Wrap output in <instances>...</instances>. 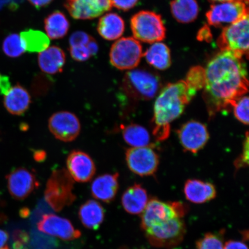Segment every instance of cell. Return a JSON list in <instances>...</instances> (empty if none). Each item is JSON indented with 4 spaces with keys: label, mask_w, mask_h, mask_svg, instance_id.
Returning <instances> with one entry per match:
<instances>
[{
    "label": "cell",
    "mask_w": 249,
    "mask_h": 249,
    "mask_svg": "<svg viewBox=\"0 0 249 249\" xmlns=\"http://www.w3.org/2000/svg\"><path fill=\"white\" fill-rule=\"evenodd\" d=\"M50 131L55 138L64 142H71L79 135L81 124L79 118L71 112L58 111L49 118Z\"/></svg>",
    "instance_id": "obj_14"
},
{
    "label": "cell",
    "mask_w": 249,
    "mask_h": 249,
    "mask_svg": "<svg viewBox=\"0 0 249 249\" xmlns=\"http://www.w3.org/2000/svg\"><path fill=\"white\" fill-rule=\"evenodd\" d=\"M68 172L78 182H88L96 173L94 161L89 154L80 150H74L68 155L67 160Z\"/></svg>",
    "instance_id": "obj_17"
},
{
    "label": "cell",
    "mask_w": 249,
    "mask_h": 249,
    "mask_svg": "<svg viewBox=\"0 0 249 249\" xmlns=\"http://www.w3.org/2000/svg\"><path fill=\"white\" fill-rule=\"evenodd\" d=\"M6 179L9 194L17 200H23L38 188L39 183L33 171L24 167L12 170Z\"/></svg>",
    "instance_id": "obj_12"
},
{
    "label": "cell",
    "mask_w": 249,
    "mask_h": 249,
    "mask_svg": "<svg viewBox=\"0 0 249 249\" xmlns=\"http://www.w3.org/2000/svg\"><path fill=\"white\" fill-rule=\"evenodd\" d=\"M25 51L30 53H40L48 48L50 39L46 34L41 31L27 30L20 33Z\"/></svg>",
    "instance_id": "obj_29"
},
{
    "label": "cell",
    "mask_w": 249,
    "mask_h": 249,
    "mask_svg": "<svg viewBox=\"0 0 249 249\" xmlns=\"http://www.w3.org/2000/svg\"><path fill=\"white\" fill-rule=\"evenodd\" d=\"M124 142L135 147H145L150 142V135L145 127L138 124H130L121 126Z\"/></svg>",
    "instance_id": "obj_28"
},
{
    "label": "cell",
    "mask_w": 249,
    "mask_h": 249,
    "mask_svg": "<svg viewBox=\"0 0 249 249\" xmlns=\"http://www.w3.org/2000/svg\"><path fill=\"white\" fill-rule=\"evenodd\" d=\"M205 68L196 66L191 68L187 74L185 82L186 85L196 92L204 88L205 85Z\"/></svg>",
    "instance_id": "obj_32"
},
{
    "label": "cell",
    "mask_w": 249,
    "mask_h": 249,
    "mask_svg": "<svg viewBox=\"0 0 249 249\" xmlns=\"http://www.w3.org/2000/svg\"><path fill=\"white\" fill-rule=\"evenodd\" d=\"M171 11L178 22L189 23L197 18L199 7L196 0H173Z\"/></svg>",
    "instance_id": "obj_26"
},
{
    "label": "cell",
    "mask_w": 249,
    "mask_h": 249,
    "mask_svg": "<svg viewBox=\"0 0 249 249\" xmlns=\"http://www.w3.org/2000/svg\"><path fill=\"white\" fill-rule=\"evenodd\" d=\"M186 225L182 218L174 217L145 230L147 240L152 247L171 249L180 245L184 239Z\"/></svg>",
    "instance_id": "obj_5"
},
{
    "label": "cell",
    "mask_w": 249,
    "mask_h": 249,
    "mask_svg": "<svg viewBox=\"0 0 249 249\" xmlns=\"http://www.w3.org/2000/svg\"><path fill=\"white\" fill-rule=\"evenodd\" d=\"M30 4L37 8L46 7L51 4L53 0H28Z\"/></svg>",
    "instance_id": "obj_41"
},
{
    "label": "cell",
    "mask_w": 249,
    "mask_h": 249,
    "mask_svg": "<svg viewBox=\"0 0 249 249\" xmlns=\"http://www.w3.org/2000/svg\"><path fill=\"white\" fill-rule=\"evenodd\" d=\"M134 38L148 43L163 40L166 29L160 15L150 11H141L134 15L130 20Z\"/></svg>",
    "instance_id": "obj_6"
},
{
    "label": "cell",
    "mask_w": 249,
    "mask_h": 249,
    "mask_svg": "<svg viewBox=\"0 0 249 249\" xmlns=\"http://www.w3.org/2000/svg\"><path fill=\"white\" fill-rule=\"evenodd\" d=\"M0 249H10L8 248V247H3Z\"/></svg>",
    "instance_id": "obj_47"
},
{
    "label": "cell",
    "mask_w": 249,
    "mask_h": 249,
    "mask_svg": "<svg viewBox=\"0 0 249 249\" xmlns=\"http://www.w3.org/2000/svg\"><path fill=\"white\" fill-rule=\"evenodd\" d=\"M149 201L147 191L140 184H135L124 192L121 202L126 213L132 214H142Z\"/></svg>",
    "instance_id": "obj_21"
},
{
    "label": "cell",
    "mask_w": 249,
    "mask_h": 249,
    "mask_svg": "<svg viewBox=\"0 0 249 249\" xmlns=\"http://www.w3.org/2000/svg\"><path fill=\"white\" fill-rule=\"evenodd\" d=\"M88 47L92 56L97 54L99 51V47L97 42H96L94 39L92 38L88 43Z\"/></svg>",
    "instance_id": "obj_42"
},
{
    "label": "cell",
    "mask_w": 249,
    "mask_h": 249,
    "mask_svg": "<svg viewBox=\"0 0 249 249\" xmlns=\"http://www.w3.org/2000/svg\"><path fill=\"white\" fill-rule=\"evenodd\" d=\"M78 215L86 229L97 230L105 220V210L98 201L89 200L81 205Z\"/></svg>",
    "instance_id": "obj_22"
},
{
    "label": "cell",
    "mask_w": 249,
    "mask_h": 249,
    "mask_svg": "<svg viewBox=\"0 0 249 249\" xmlns=\"http://www.w3.org/2000/svg\"><path fill=\"white\" fill-rule=\"evenodd\" d=\"M2 50L6 55L11 58L20 57L26 52L20 36L17 34H11L6 37L2 43Z\"/></svg>",
    "instance_id": "obj_30"
},
{
    "label": "cell",
    "mask_w": 249,
    "mask_h": 249,
    "mask_svg": "<svg viewBox=\"0 0 249 249\" xmlns=\"http://www.w3.org/2000/svg\"><path fill=\"white\" fill-rule=\"evenodd\" d=\"M229 51H221L208 62L205 71L203 99L210 118L229 110L248 92L247 65Z\"/></svg>",
    "instance_id": "obj_1"
},
{
    "label": "cell",
    "mask_w": 249,
    "mask_h": 249,
    "mask_svg": "<svg viewBox=\"0 0 249 249\" xmlns=\"http://www.w3.org/2000/svg\"><path fill=\"white\" fill-rule=\"evenodd\" d=\"M126 161L129 169L141 177L154 175L160 164V157L152 145L127 149Z\"/></svg>",
    "instance_id": "obj_10"
},
{
    "label": "cell",
    "mask_w": 249,
    "mask_h": 249,
    "mask_svg": "<svg viewBox=\"0 0 249 249\" xmlns=\"http://www.w3.org/2000/svg\"><path fill=\"white\" fill-rule=\"evenodd\" d=\"M143 56L142 46L131 37L118 39L111 46L110 63L120 70H132L138 66Z\"/></svg>",
    "instance_id": "obj_9"
},
{
    "label": "cell",
    "mask_w": 249,
    "mask_h": 249,
    "mask_svg": "<svg viewBox=\"0 0 249 249\" xmlns=\"http://www.w3.org/2000/svg\"><path fill=\"white\" fill-rule=\"evenodd\" d=\"M180 144L185 151L197 153L206 145L210 134L204 124L198 121H188L177 132Z\"/></svg>",
    "instance_id": "obj_15"
},
{
    "label": "cell",
    "mask_w": 249,
    "mask_h": 249,
    "mask_svg": "<svg viewBox=\"0 0 249 249\" xmlns=\"http://www.w3.org/2000/svg\"><path fill=\"white\" fill-rule=\"evenodd\" d=\"M188 207L180 202H165L151 198L142 213L141 227L143 231L174 217L182 218Z\"/></svg>",
    "instance_id": "obj_8"
},
{
    "label": "cell",
    "mask_w": 249,
    "mask_h": 249,
    "mask_svg": "<svg viewBox=\"0 0 249 249\" xmlns=\"http://www.w3.org/2000/svg\"><path fill=\"white\" fill-rule=\"evenodd\" d=\"M139 0H111L112 6L123 11H128L136 5Z\"/></svg>",
    "instance_id": "obj_38"
},
{
    "label": "cell",
    "mask_w": 249,
    "mask_h": 249,
    "mask_svg": "<svg viewBox=\"0 0 249 249\" xmlns=\"http://www.w3.org/2000/svg\"><path fill=\"white\" fill-rule=\"evenodd\" d=\"M3 102L6 110L9 113L14 116H21L30 107L31 96L24 87L18 84L11 87L5 93Z\"/></svg>",
    "instance_id": "obj_19"
},
{
    "label": "cell",
    "mask_w": 249,
    "mask_h": 249,
    "mask_svg": "<svg viewBox=\"0 0 249 249\" xmlns=\"http://www.w3.org/2000/svg\"><path fill=\"white\" fill-rule=\"evenodd\" d=\"M143 55L149 65L156 69L166 70L171 64L170 51L167 46L160 42L152 43Z\"/></svg>",
    "instance_id": "obj_25"
},
{
    "label": "cell",
    "mask_w": 249,
    "mask_h": 249,
    "mask_svg": "<svg viewBox=\"0 0 249 249\" xmlns=\"http://www.w3.org/2000/svg\"><path fill=\"white\" fill-rule=\"evenodd\" d=\"M65 7L75 19L89 20L100 17L113 6L111 0H67Z\"/></svg>",
    "instance_id": "obj_16"
},
{
    "label": "cell",
    "mask_w": 249,
    "mask_h": 249,
    "mask_svg": "<svg viewBox=\"0 0 249 249\" xmlns=\"http://www.w3.org/2000/svg\"><path fill=\"white\" fill-rule=\"evenodd\" d=\"M196 92L185 80L168 84L161 89L155 103L152 118V132L158 141L169 138L171 123L181 116Z\"/></svg>",
    "instance_id": "obj_2"
},
{
    "label": "cell",
    "mask_w": 249,
    "mask_h": 249,
    "mask_svg": "<svg viewBox=\"0 0 249 249\" xmlns=\"http://www.w3.org/2000/svg\"><path fill=\"white\" fill-rule=\"evenodd\" d=\"M248 4L245 2L232 1L211 5L206 15L208 23L215 27L229 26L249 15Z\"/></svg>",
    "instance_id": "obj_11"
},
{
    "label": "cell",
    "mask_w": 249,
    "mask_h": 249,
    "mask_svg": "<svg viewBox=\"0 0 249 249\" xmlns=\"http://www.w3.org/2000/svg\"><path fill=\"white\" fill-rule=\"evenodd\" d=\"M46 157V154L45 151L42 150L36 151L34 154V158L37 161H42L44 160Z\"/></svg>",
    "instance_id": "obj_44"
},
{
    "label": "cell",
    "mask_w": 249,
    "mask_h": 249,
    "mask_svg": "<svg viewBox=\"0 0 249 249\" xmlns=\"http://www.w3.org/2000/svg\"><path fill=\"white\" fill-rule=\"evenodd\" d=\"M38 62L43 72L55 74L61 72L65 63V54L58 46H53L39 53Z\"/></svg>",
    "instance_id": "obj_23"
},
{
    "label": "cell",
    "mask_w": 249,
    "mask_h": 249,
    "mask_svg": "<svg viewBox=\"0 0 249 249\" xmlns=\"http://www.w3.org/2000/svg\"><path fill=\"white\" fill-rule=\"evenodd\" d=\"M11 87L9 77L6 76H2L0 74V92L1 94L5 95L11 89Z\"/></svg>",
    "instance_id": "obj_40"
},
{
    "label": "cell",
    "mask_w": 249,
    "mask_h": 249,
    "mask_svg": "<svg viewBox=\"0 0 249 249\" xmlns=\"http://www.w3.org/2000/svg\"><path fill=\"white\" fill-rule=\"evenodd\" d=\"M221 51H229L239 57L249 55V15L224 28L217 39Z\"/></svg>",
    "instance_id": "obj_7"
},
{
    "label": "cell",
    "mask_w": 249,
    "mask_h": 249,
    "mask_svg": "<svg viewBox=\"0 0 249 249\" xmlns=\"http://www.w3.org/2000/svg\"><path fill=\"white\" fill-rule=\"evenodd\" d=\"M224 249H248V247L244 242L230 240L224 245Z\"/></svg>",
    "instance_id": "obj_39"
},
{
    "label": "cell",
    "mask_w": 249,
    "mask_h": 249,
    "mask_svg": "<svg viewBox=\"0 0 249 249\" xmlns=\"http://www.w3.org/2000/svg\"><path fill=\"white\" fill-rule=\"evenodd\" d=\"M210 1L214 2H222L226 1H239L247 3L248 4L249 0H210Z\"/></svg>",
    "instance_id": "obj_46"
},
{
    "label": "cell",
    "mask_w": 249,
    "mask_h": 249,
    "mask_svg": "<svg viewBox=\"0 0 249 249\" xmlns=\"http://www.w3.org/2000/svg\"><path fill=\"white\" fill-rule=\"evenodd\" d=\"M45 29L49 38L60 39L67 35L70 29V22L62 12L55 11L45 18Z\"/></svg>",
    "instance_id": "obj_27"
},
{
    "label": "cell",
    "mask_w": 249,
    "mask_h": 249,
    "mask_svg": "<svg viewBox=\"0 0 249 249\" xmlns=\"http://www.w3.org/2000/svg\"><path fill=\"white\" fill-rule=\"evenodd\" d=\"M29 214L30 211L27 208H23V209L20 211V216L23 217L29 216Z\"/></svg>",
    "instance_id": "obj_45"
},
{
    "label": "cell",
    "mask_w": 249,
    "mask_h": 249,
    "mask_svg": "<svg viewBox=\"0 0 249 249\" xmlns=\"http://www.w3.org/2000/svg\"><path fill=\"white\" fill-rule=\"evenodd\" d=\"M123 89L134 101H148L154 98L161 88L160 77L151 71L131 70L123 81Z\"/></svg>",
    "instance_id": "obj_4"
},
{
    "label": "cell",
    "mask_w": 249,
    "mask_h": 249,
    "mask_svg": "<svg viewBox=\"0 0 249 249\" xmlns=\"http://www.w3.org/2000/svg\"><path fill=\"white\" fill-rule=\"evenodd\" d=\"M9 235L7 232L0 229V249L4 247L8 241Z\"/></svg>",
    "instance_id": "obj_43"
},
{
    "label": "cell",
    "mask_w": 249,
    "mask_h": 249,
    "mask_svg": "<svg viewBox=\"0 0 249 249\" xmlns=\"http://www.w3.org/2000/svg\"><path fill=\"white\" fill-rule=\"evenodd\" d=\"M74 180L64 169L53 171L46 183L45 200L53 210L60 212L76 200L73 193Z\"/></svg>",
    "instance_id": "obj_3"
},
{
    "label": "cell",
    "mask_w": 249,
    "mask_h": 249,
    "mask_svg": "<svg viewBox=\"0 0 249 249\" xmlns=\"http://www.w3.org/2000/svg\"><path fill=\"white\" fill-rule=\"evenodd\" d=\"M70 54L73 60L77 61L88 60L92 55L89 49L88 44L70 47Z\"/></svg>",
    "instance_id": "obj_34"
},
{
    "label": "cell",
    "mask_w": 249,
    "mask_h": 249,
    "mask_svg": "<svg viewBox=\"0 0 249 249\" xmlns=\"http://www.w3.org/2000/svg\"><path fill=\"white\" fill-rule=\"evenodd\" d=\"M225 231L209 232L196 243V249H224V235Z\"/></svg>",
    "instance_id": "obj_31"
},
{
    "label": "cell",
    "mask_w": 249,
    "mask_h": 249,
    "mask_svg": "<svg viewBox=\"0 0 249 249\" xmlns=\"http://www.w3.org/2000/svg\"><path fill=\"white\" fill-rule=\"evenodd\" d=\"M37 228L39 231L62 241L75 240L82 236V232L70 220L53 213L43 214L37 223Z\"/></svg>",
    "instance_id": "obj_13"
},
{
    "label": "cell",
    "mask_w": 249,
    "mask_h": 249,
    "mask_svg": "<svg viewBox=\"0 0 249 249\" xmlns=\"http://www.w3.org/2000/svg\"><path fill=\"white\" fill-rule=\"evenodd\" d=\"M236 119L243 124H249V97L243 96L232 107Z\"/></svg>",
    "instance_id": "obj_33"
},
{
    "label": "cell",
    "mask_w": 249,
    "mask_h": 249,
    "mask_svg": "<svg viewBox=\"0 0 249 249\" xmlns=\"http://www.w3.org/2000/svg\"><path fill=\"white\" fill-rule=\"evenodd\" d=\"M92 37L83 31H76L71 34L70 38V47L86 45L88 44Z\"/></svg>",
    "instance_id": "obj_37"
},
{
    "label": "cell",
    "mask_w": 249,
    "mask_h": 249,
    "mask_svg": "<svg viewBox=\"0 0 249 249\" xmlns=\"http://www.w3.org/2000/svg\"><path fill=\"white\" fill-rule=\"evenodd\" d=\"M97 30L103 38L107 40H116L122 36L124 30V22L120 16L108 13L103 16L99 20Z\"/></svg>",
    "instance_id": "obj_24"
},
{
    "label": "cell",
    "mask_w": 249,
    "mask_h": 249,
    "mask_svg": "<svg viewBox=\"0 0 249 249\" xmlns=\"http://www.w3.org/2000/svg\"><path fill=\"white\" fill-rule=\"evenodd\" d=\"M118 177V173H114L96 177L91 186L92 197L105 203H110L116 198L119 189Z\"/></svg>",
    "instance_id": "obj_18"
},
{
    "label": "cell",
    "mask_w": 249,
    "mask_h": 249,
    "mask_svg": "<svg viewBox=\"0 0 249 249\" xmlns=\"http://www.w3.org/2000/svg\"><path fill=\"white\" fill-rule=\"evenodd\" d=\"M185 197L195 204H203L213 200L216 196V189L213 183L198 179H188L184 186Z\"/></svg>",
    "instance_id": "obj_20"
},
{
    "label": "cell",
    "mask_w": 249,
    "mask_h": 249,
    "mask_svg": "<svg viewBox=\"0 0 249 249\" xmlns=\"http://www.w3.org/2000/svg\"><path fill=\"white\" fill-rule=\"evenodd\" d=\"M249 134L246 133L244 147L240 157L236 159L235 161V167L236 170L248 166L249 165Z\"/></svg>",
    "instance_id": "obj_36"
},
{
    "label": "cell",
    "mask_w": 249,
    "mask_h": 249,
    "mask_svg": "<svg viewBox=\"0 0 249 249\" xmlns=\"http://www.w3.org/2000/svg\"><path fill=\"white\" fill-rule=\"evenodd\" d=\"M14 249H27L30 242L29 233L23 230H16L12 235Z\"/></svg>",
    "instance_id": "obj_35"
}]
</instances>
